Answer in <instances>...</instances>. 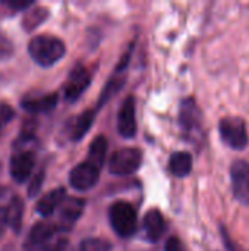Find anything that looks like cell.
<instances>
[{
  "label": "cell",
  "instance_id": "obj_1",
  "mask_svg": "<svg viewBox=\"0 0 249 251\" xmlns=\"http://www.w3.org/2000/svg\"><path fill=\"white\" fill-rule=\"evenodd\" d=\"M28 51L35 63L43 68H48L65 56L66 47L60 38L51 35H37L29 41Z\"/></svg>",
  "mask_w": 249,
  "mask_h": 251
},
{
  "label": "cell",
  "instance_id": "obj_2",
  "mask_svg": "<svg viewBox=\"0 0 249 251\" xmlns=\"http://www.w3.org/2000/svg\"><path fill=\"white\" fill-rule=\"evenodd\" d=\"M109 221L114 232L122 238H129L136 232L138 218L132 204L116 201L109 209Z\"/></svg>",
  "mask_w": 249,
  "mask_h": 251
},
{
  "label": "cell",
  "instance_id": "obj_3",
  "mask_svg": "<svg viewBox=\"0 0 249 251\" xmlns=\"http://www.w3.org/2000/svg\"><path fill=\"white\" fill-rule=\"evenodd\" d=\"M219 132L222 137V141L233 149V150H244L247 149L249 143L248 131H247V122L242 118L238 116H226L219 122Z\"/></svg>",
  "mask_w": 249,
  "mask_h": 251
},
{
  "label": "cell",
  "instance_id": "obj_4",
  "mask_svg": "<svg viewBox=\"0 0 249 251\" xmlns=\"http://www.w3.org/2000/svg\"><path fill=\"white\" fill-rule=\"evenodd\" d=\"M142 163V153L139 149L126 147L114 151L109 160V171L117 176H126L136 172Z\"/></svg>",
  "mask_w": 249,
  "mask_h": 251
},
{
  "label": "cell",
  "instance_id": "obj_5",
  "mask_svg": "<svg viewBox=\"0 0 249 251\" xmlns=\"http://www.w3.org/2000/svg\"><path fill=\"white\" fill-rule=\"evenodd\" d=\"M229 174L235 199L241 204L249 206V163L247 160H235Z\"/></svg>",
  "mask_w": 249,
  "mask_h": 251
},
{
  "label": "cell",
  "instance_id": "obj_6",
  "mask_svg": "<svg viewBox=\"0 0 249 251\" xmlns=\"http://www.w3.org/2000/svg\"><path fill=\"white\" fill-rule=\"evenodd\" d=\"M98 176H100V169L85 160L76 165L70 171L69 184L76 191H88L98 182Z\"/></svg>",
  "mask_w": 249,
  "mask_h": 251
},
{
  "label": "cell",
  "instance_id": "obj_7",
  "mask_svg": "<svg viewBox=\"0 0 249 251\" xmlns=\"http://www.w3.org/2000/svg\"><path fill=\"white\" fill-rule=\"evenodd\" d=\"M91 82V75L85 69V66L78 65L72 69L69 74V78L63 87V96L68 101H75L79 99V96L87 90V87Z\"/></svg>",
  "mask_w": 249,
  "mask_h": 251
},
{
  "label": "cell",
  "instance_id": "obj_8",
  "mask_svg": "<svg viewBox=\"0 0 249 251\" xmlns=\"http://www.w3.org/2000/svg\"><path fill=\"white\" fill-rule=\"evenodd\" d=\"M201 112L192 97L183 99L179 107V125L188 134L201 131Z\"/></svg>",
  "mask_w": 249,
  "mask_h": 251
},
{
  "label": "cell",
  "instance_id": "obj_9",
  "mask_svg": "<svg viewBox=\"0 0 249 251\" xmlns=\"http://www.w3.org/2000/svg\"><path fill=\"white\" fill-rule=\"evenodd\" d=\"M34 165H35V156L32 151L23 150V151L15 153L10 157V166H9L12 179L16 181L18 184H23L29 178L34 169Z\"/></svg>",
  "mask_w": 249,
  "mask_h": 251
},
{
  "label": "cell",
  "instance_id": "obj_10",
  "mask_svg": "<svg viewBox=\"0 0 249 251\" xmlns=\"http://www.w3.org/2000/svg\"><path fill=\"white\" fill-rule=\"evenodd\" d=\"M57 228L51 224H45V222H38L37 225L32 226V229L29 231L26 241L23 243V247L26 251H43L45 250L47 243L53 238V235L56 234Z\"/></svg>",
  "mask_w": 249,
  "mask_h": 251
},
{
  "label": "cell",
  "instance_id": "obj_11",
  "mask_svg": "<svg viewBox=\"0 0 249 251\" xmlns=\"http://www.w3.org/2000/svg\"><path fill=\"white\" fill-rule=\"evenodd\" d=\"M117 131L123 138H132L136 134L135 97L128 96L117 115Z\"/></svg>",
  "mask_w": 249,
  "mask_h": 251
},
{
  "label": "cell",
  "instance_id": "obj_12",
  "mask_svg": "<svg viewBox=\"0 0 249 251\" xmlns=\"http://www.w3.org/2000/svg\"><path fill=\"white\" fill-rule=\"evenodd\" d=\"M142 228H144L145 238L150 243H157L166 231V221L158 210L153 209L145 213L142 219Z\"/></svg>",
  "mask_w": 249,
  "mask_h": 251
},
{
  "label": "cell",
  "instance_id": "obj_13",
  "mask_svg": "<svg viewBox=\"0 0 249 251\" xmlns=\"http://www.w3.org/2000/svg\"><path fill=\"white\" fill-rule=\"evenodd\" d=\"M85 207V201L82 199H65V201L62 203L60 209V222L63 229H69L70 226H73V224L79 219V216L82 215Z\"/></svg>",
  "mask_w": 249,
  "mask_h": 251
},
{
  "label": "cell",
  "instance_id": "obj_14",
  "mask_svg": "<svg viewBox=\"0 0 249 251\" xmlns=\"http://www.w3.org/2000/svg\"><path fill=\"white\" fill-rule=\"evenodd\" d=\"M57 94H45V96H40V97H26L21 101L22 109H25L29 113H45L50 112L56 107L57 104Z\"/></svg>",
  "mask_w": 249,
  "mask_h": 251
},
{
  "label": "cell",
  "instance_id": "obj_15",
  "mask_svg": "<svg viewBox=\"0 0 249 251\" xmlns=\"http://www.w3.org/2000/svg\"><path fill=\"white\" fill-rule=\"evenodd\" d=\"M66 199V190L65 188H56L53 191H50L48 194H45L44 197H41V200L37 203V212L41 215V216H50L53 215L60 206L62 203L65 201Z\"/></svg>",
  "mask_w": 249,
  "mask_h": 251
},
{
  "label": "cell",
  "instance_id": "obj_16",
  "mask_svg": "<svg viewBox=\"0 0 249 251\" xmlns=\"http://www.w3.org/2000/svg\"><path fill=\"white\" fill-rule=\"evenodd\" d=\"M192 154L188 151H176L170 156L169 160V171L178 176V178H185L191 174L192 171Z\"/></svg>",
  "mask_w": 249,
  "mask_h": 251
},
{
  "label": "cell",
  "instance_id": "obj_17",
  "mask_svg": "<svg viewBox=\"0 0 249 251\" xmlns=\"http://www.w3.org/2000/svg\"><path fill=\"white\" fill-rule=\"evenodd\" d=\"M92 122H94V110H85L79 116H76L70 122V128H69L70 140L75 143L82 140L87 135L88 129L91 128Z\"/></svg>",
  "mask_w": 249,
  "mask_h": 251
},
{
  "label": "cell",
  "instance_id": "obj_18",
  "mask_svg": "<svg viewBox=\"0 0 249 251\" xmlns=\"http://www.w3.org/2000/svg\"><path fill=\"white\" fill-rule=\"evenodd\" d=\"M106 154H107V140L103 135H98L92 140V143L90 146L87 162L94 165L95 168L101 169L106 162Z\"/></svg>",
  "mask_w": 249,
  "mask_h": 251
},
{
  "label": "cell",
  "instance_id": "obj_19",
  "mask_svg": "<svg viewBox=\"0 0 249 251\" xmlns=\"http://www.w3.org/2000/svg\"><path fill=\"white\" fill-rule=\"evenodd\" d=\"M4 212H6L7 226L12 228L15 232H19L21 224H22V216H23V201L21 200V197L15 196L10 200V203L4 207Z\"/></svg>",
  "mask_w": 249,
  "mask_h": 251
},
{
  "label": "cell",
  "instance_id": "obj_20",
  "mask_svg": "<svg viewBox=\"0 0 249 251\" xmlns=\"http://www.w3.org/2000/svg\"><path fill=\"white\" fill-rule=\"evenodd\" d=\"M48 16V10L45 7H34L32 10H26L23 21H22V26L26 31H32L34 28H37L38 25H41V22H44Z\"/></svg>",
  "mask_w": 249,
  "mask_h": 251
},
{
  "label": "cell",
  "instance_id": "obj_21",
  "mask_svg": "<svg viewBox=\"0 0 249 251\" xmlns=\"http://www.w3.org/2000/svg\"><path fill=\"white\" fill-rule=\"evenodd\" d=\"M112 244L101 238H87L81 241L78 251H110Z\"/></svg>",
  "mask_w": 249,
  "mask_h": 251
},
{
  "label": "cell",
  "instance_id": "obj_22",
  "mask_svg": "<svg viewBox=\"0 0 249 251\" xmlns=\"http://www.w3.org/2000/svg\"><path fill=\"white\" fill-rule=\"evenodd\" d=\"M13 53V44L10 40L4 35L3 31H0V60H6Z\"/></svg>",
  "mask_w": 249,
  "mask_h": 251
},
{
  "label": "cell",
  "instance_id": "obj_23",
  "mask_svg": "<svg viewBox=\"0 0 249 251\" xmlns=\"http://www.w3.org/2000/svg\"><path fill=\"white\" fill-rule=\"evenodd\" d=\"M15 110L7 103H0V132L13 119Z\"/></svg>",
  "mask_w": 249,
  "mask_h": 251
},
{
  "label": "cell",
  "instance_id": "obj_24",
  "mask_svg": "<svg viewBox=\"0 0 249 251\" xmlns=\"http://www.w3.org/2000/svg\"><path fill=\"white\" fill-rule=\"evenodd\" d=\"M43 181H44V171H40V172L32 178V181H31V184H29V187H28V197L32 199V197H35V196L38 194Z\"/></svg>",
  "mask_w": 249,
  "mask_h": 251
},
{
  "label": "cell",
  "instance_id": "obj_25",
  "mask_svg": "<svg viewBox=\"0 0 249 251\" xmlns=\"http://www.w3.org/2000/svg\"><path fill=\"white\" fill-rule=\"evenodd\" d=\"M3 4L13 9V10H25V9L31 7L34 3L32 1H25V0H4Z\"/></svg>",
  "mask_w": 249,
  "mask_h": 251
},
{
  "label": "cell",
  "instance_id": "obj_26",
  "mask_svg": "<svg viewBox=\"0 0 249 251\" xmlns=\"http://www.w3.org/2000/svg\"><path fill=\"white\" fill-rule=\"evenodd\" d=\"M164 251H185V249H183V244L181 243V240H179V238H176V237H170V238L166 241Z\"/></svg>",
  "mask_w": 249,
  "mask_h": 251
},
{
  "label": "cell",
  "instance_id": "obj_27",
  "mask_svg": "<svg viewBox=\"0 0 249 251\" xmlns=\"http://www.w3.org/2000/svg\"><path fill=\"white\" fill-rule=\"evenodd\" d=\"M220 231H222L223 241H225V244H226V249H227V251H245V250H242V249H239V246H236V244L232 241V238H230V237H229V234L226 232L225 226H222V228H220Z\"/></svg>",
  "mask_w": 249,
  "mask_h": 251
},
{
  "label": "cell",
  "instance_id": "obj_28",
  "mask_svg": "<svg viewBox=\"0 0 249 251\" xmlns=\"http://www.w3.org/2000/svg\"><path fill=\"white\" fill-rule=\"evenodd\" d=\"M43 251H70L69 249V243L68 240H60L59 243H56L53 247H47L45 250Z\"/></svg>",
  "mask_w": 249,
  "mask_h": 251
},
{
  "label": "cell",
  "instance_id": "obj_29",
  "mask_svg": "<svg viewBox=\"0 0 249 251\" xmlns=\"http://www.w3.org/2000/svg\"><path fill=\"white\" fill-rule=\"evenodd\" d=\"M7 228V221H6V212H4V207L0 209V238L3 237L4 234V229Z\"/></svg>",
  "mask_w": 249,
  "mask_h": 251
}]
</instances>
